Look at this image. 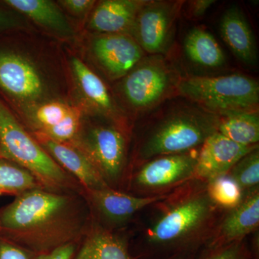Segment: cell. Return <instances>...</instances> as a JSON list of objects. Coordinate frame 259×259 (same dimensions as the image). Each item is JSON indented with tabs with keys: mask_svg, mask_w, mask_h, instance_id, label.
I'll list each match as a JSON object with an SVG mask.
<instances>
[{
	"mask_svg": "<svg viewBox=\"0 0 259 259\" xmlns=\"http://www.w3.org/2000/svg\"><path fill=\"white\" fill-rule=\"evenodd\" d=\"M145 2L141 0L100 2L90 18L89 28L101 34H127L132 36L138 13Z\"/></svg>",
	"mask_w": 259,
	"mask_h": 259,
	"instance_id": "cell-13",
	"label": "cell"
},
{
	"mask_svg": "<svg viewBox=\"0 0 259 259\" xmlns=\"http://www.w3.org/2000/svg\"><path fill=\"white\" fill-rule=\"evenodd\" d=\"M71 66L78 84L89 101L102 112L113 114V101L101 79L78 58H73Z\"/></svg>",
	"mask_w": 259,
	"mask_h": 259,
	"instance_id": "cell-21",
	"label": "cell"
},
{
	"mask_svg": "<svg viewBox=\"0 0 259 259\" xmlns=\"http://www.w3.org/2000/svg\"><path fill=\"white\" fill-rule=\"evenodd\" d=\"M218 132L242 146H255L259 141L258 112L221 116L219 117Z\"/></svg>",
	"mask_w": 259,
	"mask_h": 259,
	"instance_id": "cell-19",
	"label": "cell"
},
{
	"mask_svg": "<svg viewBox=\"0 0 259 259\" xmlns=\"http://www.w3.org/2000/svg\"><path fill=\"white\" fill-rule=\"evenodd\" d=\"M97 209L110 221L128 219L138 211L165 198L164 196L139 197L110 190L108 187L89 191Z\"/></svg>",
	"mask_w": 259,
	"mask_h": 259,
	"instance_id": "cell-16",
	"label": "cell"
},
{
	"mask_svg": "<svg viewBox=\"0 0 259 259\" xmlns=\"http://www.w3.org/2000/svg\"><path fill=\"white\" fill-rule=\"evenodd\" d=\"M76 198L37 188L17 195L0 212V228L31 252L48 253L74 243L83 227Z\"/></svg>",
	"mask_w": 259,
	"mask_h": 259,
	"instance_id": "cell-1",
	"label": "cell"
},
{
	"mask_svg": "<svg viewBox=\"0 0 259 259\" xmlns=\"http://www.w3.org/2000/svg\"><path fill=\"white\" fill-rule=\"evenodd\" d=\"M0 259H36L32 252L22 246L10 243L0 242Z\"/></svg>",
	"mask_w": 259,
	"mask_h": 259,
	"instance_id": "cell-28",
	"label": "cell"
},
{
	"mask_svg": "<svg viewBox=\"0 0 259 259\" xmlns=\"http://www.w3.org/2000/svg\"><path fill=\"white\" fill-rule=\"evenodd\" d=\"M39 144L49 156L64 169L76 177L89 191L107 187L105 179L100 171L79 148L73 147L66 143L57 142L39 136Z\"/></svg>",
	"mask_w": 259,
	"mask_h": 259,
	"instance_id": "cell-12",
	"label": "cell"
},
{
	"mask_svg": "<svg viewBox=\"0 0 259 259\" xmlns=\"http://www.w3.org/2000/svg\"><path fill=\"white\" fill-rule=\"evenodd\" d=\"M122 92L127 104L135 110L143 112L157 105L176 90L175 73L158 55L142 59L126 74Z\"/></svg>",
	"mask_w": 259,
	"mask_h": 259,
	"instance_id": "cell-5",
	"label": "cell"
},
{
	"mask_svg": "<svg viewBox=\"0 0 259 259\" xmlns=\"http://www.w3.org/2000/svg\"><path fill=\"white\" fill-rule=\"evenodd\" d=\"M59 3L70 13L83 15L93 8L95 2L93 0H62Z\"/></svg>",
	"mask_w": 259,
	"mask_h": 259,
	"instance_id": "cell-29",
	"label": "cell"
},
{
	"mask_svg": "<svg viewBox=\"0 0 259 259\" xmlns=\"http://www.w3.org/2000/svg\"><path fill=\"white\" fill-rule=\"evenodd\" d=\"M197 158L186 153L165 155L152 160L139 172L136 181L145 187L171 185L194 175Z\"/></svg>",
	"mask_w": 259,
	"mask_h": 259,
	"instance_id": "cell-14",
	"label": "cell"
},
{
	"mask_svg": "<svg viewBox=\"0 0 259 259\" xmlns=\"http://www.w3.org/2000/svg\"><path fill=\"white\" fill-rule=\"evenodd\" d=\"M181 5V2H145L132 33L143 51L158 55L166 50Z\"/></svg>",
	"mask_w": 259,
	"mask_h": 259,
	"instance_id": "cell-6",
	"label": "cell"
},
{
	"mask_svg": "<svg viewBox=\"0 0 259 259\" xmlns=\"http://www.w3.org/2000/svg\"><path fill=\"white\" fill-rule=\"evenodd\" d=\"M72 107L59 102H50L36 107L32 119L36 126L37 135H44L49 130L59 125L69 113Z\"/></svg>",
	"mask_w": 259,
	"mask_h": 259,
	"instance_id": "cell-25",
	"label": "cell"
},
{
	"mask_svg": "<svg viewBox=\"0 0 259 259\" xmlns=\"http://www.w3.org/2000/svg\"><path fill=\"white\" fill-rule=\"evenodd\" d=\"M0 158L25 168L46 189L60 188L71 184L64 170L23 128L1 100Z\"/></svg>",
	"mask_w": 259,
	"mask_h": 259,
	"instance_id": "cell-3",
	"label": "cell"
},
{
	"mask_svg": "<svg viewBox=\"0 0 259 259\" xmlns=\"http://www.w3.org/2000/svg\"><path fill=\"white\" fill-rule=\"evenodd\" d=\"M209 196L216 204L235 208L242 202V189L231 175H223L210 181Z\"/></svg>",
	"mask_w": 259,
	"mask_h": 259,
	"instance_id": "cell-24",
	"label": "cell"
},
{
	"mask_svg": "<svg viewBox=\"0 0 259 259\" xmlns=\"http://www.w3.org/2000/svg\"><path fill=\"white\" fill-rule=\"evenodd\" d=\"M223 40L245 64H255L257 61L256 42L248 20L242 10L233 5L226 10L220 24Z\"/></svg>",
	"mask_w": 259,
	"mask_h": 259,
	"instance_id": "cell-15",
	"label": "cell"
},
{
	"mask_svg": "<svg viewBox=\"0 0 259 259\" xmlns=\"http://www.w3.org/2000/svg\"><path fill=\"white\" fill-rule=\"evenodd\" d=\"M259 194H252L241 202L223 221L221 234L227 240L241 238L258 228Z\"/></svg>",
	"mask_w": 259,
	"mask_h": 259,
	"instance_id": "cell-20",
	"label": "cell"
},
{
	"mask_svg": "<svg viewBox=\"0 0 259 259\" xmlns=\"http://www.w3.org/2000/svg\"><path fill=\"white\" fill-rule=\"evenodd\" d=\"M76 259H128L124 243L117 237L104 231L89 235Z\"/></svg>",
	"mask_w": 259,
	"mask_h": 259,
	"instance_id": "cell-22",
	"label": "cell"
},
{
	"mask_svg": "<svg viewBox=\"0 0 259 259\" xmlns=\"http://www.w3.org/2000/svg\"><path fill=\"white\" fill-rule=\"evenodd\" d=\"M37 188H45L35 177L13 162L0 158V194H18Z\"/></svg>",
	"mask_w": 259,
	"mask_h": 259,
	"instance_id": "cell-23",
	"label": "cell"
},
{
	"mask_svg": "<svg viewBox=\"0 0 259 259\" xmlns=\"http://www.w3.org/2000/svg\"><path fill=\"white\" fill-rule=\"evenodd\" d=\"M219 116L200 108H184L173 112L156 126L145 141L144 158L180 154L200 146L218 131Z\"/></svg>",
	"mask_w": 259,
	"mask_h": 259,
	"instance_id": "cell-4",
	"label": "cell"
},
{
	"mask_svg": "<svg viewBox=\"0 0 259 259\" xmlns=\"http://www.w3.org/2000/svg\"><path fill=\"white\" fill-rule=\"evenodd\" d=\"M3 3L61 36L69 37L74 35V29L54 2L49 0H5Z\"/></svg>",
	"mask_w": 259,
	"mask_h": 259,
	"instance_id": "cell-17",
	"label": "cell"
},
{
	"mask_svg": "<svg viewBox=\"0 0 259 259\" xmlns=\"http://www.w3.org/2000/svg\"><path fill=\"white\" fill-rule=\"evenodd\" d=\"M74 253V243H67L50 252L37 255L36 259H72Z\"/></svg>",
	"mask_w": 259,
	"mask_h": 259,
	"instance_id": "cell-30",
	"label": "cell"
},
{
	"mask_svg": "<svg viewBox=\"0 0 259 259\" xmlns=\"http://www.w3.org/2000/svg\"><path fill=\"white\" fill-rule=\"evenodd\" d=\"M21 25L18 19L6 12L0 10V31L9 29L18 28Z\"/></svg>",
	"mask_w": 259,
	"mask_h": 259,
	"instance_id": "cell-32",
	"label": "cell"
},
{
	"mask_svg": "<svg viewBox=\"0 0 259 259\" xmlns=\"http://www.w3.org/2000/svg\"><path fill=\"white\" fill-rule=\"evenodd\" d=\"M94 55L107 74L119 79L142 60L144 51L131 35L101 34L94 40Z\"/></svg>",
	"mask_w": 259,
	"mask_h": 259,
	"instance_id": "cell-9",
	"label": "cell"
},
{
	"mask_svg": "<svg viewBox=\"0 0 259 259\" xmlns=\"http://www.w3.org/2000/svg\"><path fill=\"white\" fill-rule=\"evenodd\" d=\"M209 259H242L241 251L238 246L228 247Z\"/></svg>",
	"mask_w": 259,
	"mask_h": 259,
	"instance_id": "cell-33",
	"label": "cell"
},
{
	"mask_svg": "<svg viewBox=\"0 0 259 259\" xmlns=\"http://www.w3.org/2000/svg\"><path fill=\"white\" fill-rule=\"evenodd\" d=\"M209 209L207 197H198L186 201L161 218L150 230L148 238L156 243L180 239L203 222Z\"/></svg>",
	"mask_w": 259,
	"mask_h": 259,
	"instance_id": "cell-11",
	"label": "cell"
},
{
	"mask_svg": "<svg viewBox=\"0 0 259 259\" xmlns=\"http://www.w3.org/2000/svg\"><path fill=\"white\" fill-rule=\"evenodd\" d=\"M176 90L199 108L219 117L258 112V81L245 75L182 78L177 82Z\"/></svg>",
	"mask_w": 259,
	"mask_h": 259,
	"instance_id": "cell-2",
	"label": "cell"
},
{
	"mask_svg": "<svg viewBox=\"0 0 259 259\" xmlns=\"http://www.w3.org/2000/svg\"><path fill=\"white\" fill-rule=\"evenodd\" d=\"M0 89L20 102L41 100L47 88L35 65L21 54L0 50Z\"/></svg>",
	"mask_w": 259,
	"mask_h": 259,
	"instance_id": "cell-7",
	"label": "cell"
},
{
	"mask_svg": "<svg viewBox=\"0 0 259 259\" xmlns=\"http://www.w3.org/2000/svg\"><path fill=\"white\" fill-rule=\"evenodd\" d=\"M242 190L258 185L259 182V153L258 150L241 158L230 171Z\"/></svg>",
	"mask_w": 259,
	"mask_h": 259,
	"instance_id": "cell-26",
	"label": "cell"
},
{
	"mask_svg": "<svg viewBox=\"0 0 259 259\" xmlns=\"http://www.w3.org/2000/svg\"><path fill=\"white\" fill-rule=\"evenodd\" d=\"M186 55L194 64L208 69L221 67L226 63L224 53L212 34L200 28L191 30L185 37Z\"/></svg>",
	"mask_w": 259,
	"mask_h": 259,
	"instance_id": "cell-18",
	"label": "cell"
},
{
	"mask_svg": "<svg viewBox=\"0 0 259 259\" xmlns=\"http://www.w3.org/2000/svg\"><path fill=\"white\" fill-rule=\"evenodd\" d=\"M194 175L209 181L228 175L241 158L256 149V146L236 144L216 131L202 144Z\"/></svg>",
	"mask_w": 259,
	"mask_h": 259,
	"instance_id": "cell-10",
	"label": "cell"
},
{
	"mask_svg": "<svg viewBox=\"0 0 259 259\" xmlns=\"http://www.w3.org/2000/svg\"><path fill=\"white\" fill-rule=\"evenodd\" d=\"M214 3L215 1L214 0H194L189 2V15L196 18L203 16Z\"/></svg>",
	"mask_w": 259,
	"mask_h": 259,
	"instance_id": "cell-31",
	"label": "cell"
},
{
	"mask_svg": "<svg viewBox=\"0 0 259 259\" xmlns=\"http://www.w3.org/2000/svg\"><path fill=\"white\" fill-rule=\"evenodd\" d=\"M82 152L93 162L104 179L114 180L119 176L123 166L125 139L115 127L98 126L89 133Z\"/></svg>",
	"mask_w": 259,
	"mask_h": 259,
	"instance_id": "cell-8",
	"label": "cell"
},
{
	"mask_svg": "<svg viewBox=\"0 0 259 259\" xmlns=\"http://www.w3.org/2000/svg\"><path fill=\"white\" fill-rule=\"evenodd\" d=\"M80 117L81 115L79 110L72 107L69 113L59 125L49 130L45 134L39 136H44L57 142L66 144L67 141L74 139L77 134L80 125Z\"/></svg>",
	"mask_w": 259,
	"mask_h": 259,
	"instance_id": "cell-27",
	"label": "cell"
}]
</instances>
